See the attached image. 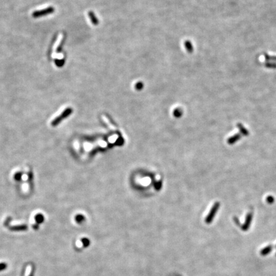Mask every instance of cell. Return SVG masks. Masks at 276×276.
I'll use <instances>...</instances> for the list:
<instances>
[{"label":"cell","instance_id":"cell-1","mask_svg":"<svg viewBox=\"0 0 276 276\" xmlns=\"http://www.w3.org/2000/svg\"><path fill=\"white\" fill-rule=\"evenodd\" d=\"M55 9L53 7H49L46 8H44V9L35 11V12L32 13V16L33 18H39L40 17L52 14L55 12Z\"/></svg>","mask_w":276,"mask_h":276},{"label":"cell","instance_id":"cell-2","mask_svg":"<svg viewBox=\"0 0 276 276\" xmlns=\"http://www.w3.org/2000/svg\"><path fill=\"white\" fill-rule=\"evenodd\" d=\"M219 206H220L219 203H218V202H216V203L213 204L211 210H210V212L209 213V214H208V215L206 216V217L205 219V222L207 224H210L212 223L213 218H214L216 213H217L218 211Z\"/></svg>","mask_w":276,"mask_h":276},{"label":"cell","instance_id":"cell-3","mask_svg":"<svg viewBox=\"0 0 276 276\" xmlns=\"http://www.w3.org/2000/svg\"><path fill=\"white\" fill-rule=\"evenodd\" d=\"M252 213H249L247 215V217L246 218V221H245V223L242 226V229L243 231H246L249 229L250 226H251V224L252 223Z\"/></svg>","mask_w":276,"mask_h":276},{"label":"cell","instance_id":"cell-4","mask_svg":"<svg viewBox=\"0 0 276 276\" xmlns=\"http://www.w3.org/2000/svg\"><path fill=\"white\" fill-rule=\"evenodd\" d=\"M28 226L26 224H21V225L11 226L9 228L12 231H24L28 229Z\"/></svg>","mask_w":276,"mask_h":276},{"label":"cell","instance_id":"cell-5","mask_svg":"<svg viewBox=\"0 0 276 276\" xmlns=\"http://www.w3.org/2000/svg\"><path fill=\"white\" fill-rule=\"evenodd\" d=\"M272 249H273V247L271 246V245H269V246L264 247L263 249L261 250L260 254L261 256H265L268 255L269 254H270V253L272 252Z\"/></svg>","mask_w":276,"mask_h":276},{"label":"cell","instance_id":"cell-6","mask_svg":"<svg viewBox=\"0 0 276 276\" xmlns=\"http://www.w3.org/2000/svg\"><path fill=\"white\" fill-rule=\"evenodd\" d=\"M35 221L36 224H42L45 221V217L44 215L40 213H38L37 214H36L35 216Z\"/></svg>","mask_w":276,"mask_h":276},{"label":"cell","instance_id":"cell-7","mask_svg":"<svg viewBox=\"0 0 276 276\" xmlns=\"http://www.w3.org/2000/svg\"><path fill=\"white\" fill-rule=\"evenodd\" d=\"M240 138H241L240 134H235L234 136H233L232 137L229 138L228 139H227V143H228V144H233L235 143H236V142H237V141H238L239 139H240Z\"/></svg>","mask_w":276,"mask_h":276},{"label":"cell","instance_id":"cell-8","mask_svg":"<svg viewBox=\"0 0 276 276\" xmlns=\"http://www.w3.org/2000/svg\"><path fill=\"white\" fill-rule=\"evenodd\" d=\"M63 119H64L63 118V117H62L61 115L57 116V117L54 119L52 121V122H51V126H52L53 127L58 126V125L63 120Z\"/></svg>","mask_w":276,"mask_h":276},{"label":"cell","instance_id":"cell-9","mask_svg":"<svg viewBox=\"0 0 276 276\" xmlns=\"http://www.w3.org/2000/svg\"><path fill=\"white\" fill-rule=\"evenodd\" d=\"M72 111H73V109H72L71 107H68L67 108V109H65L63 112H62V113L61 114V116L63 117V119H65V118H67V117H69V116L71 115V114L72 113Z\"/></svg>","mask_w":276,"mask_h":276},{"label":"cell","instance_id":"cell-10","mask_svg":"<svg viewBox=\"0 0 276 276\" xmlns=\"http://www.w3.org/2000/svg\"><path fill=\"white\" fill-rule=\"evenodd\" d=\"M237 126L238 127V129L239 130H240V131L241 132V133L243 135H245V136H247L249 134V132H248V130H247L246 128H244L243 127V126L242 124L240 123H238L237 125Z\"/></svg>","mask_w":276,"mask_h":276},{"label":"cell","instance_id":"cell-11","mask_svg":"<svg viewBox=\"0 0 276 276\" xmlns=\"http://www.w3.org/2000/svg\"><path fill=\"white\" fill-rule=\"evenodd\" d=\"M75 220L76 221V223H78L79 224H81V223H82V222L84 221L85 218L82 215L78 214L75 217Z\"/></svg>","mask_w":276,"mask_h":276},{"label":"cell","instance_id":"cell-12","mask_svg":"<svg viewBox=\"0 0 276 276\" xmlns=\"http://www.w3.org/2000/svg\"><path fill=\"white\" fill-rule=\"evenodd\" d=\"M22 175H23V173H22V172H21V171L17 172L13 176L14 180H15L16 181H18V182L21 181L22 180Z\"/></svg>","mask_w":276,"mask_h":276},{"label":"cell","instance_id":"cell-13","mask_svg":"<svg viewBox=\"0 0 276 276\" xmlns=\"http://www.w3.org/2000/svg\"><path fill=\"white\" fill-rule=\"evenodd\" d=\"M81 242H82V245H83V246H84V247H88V246H90V242L89 239L87 238H82V239H81Z\"/></svg>","mask_w":276,"mask_h":276},{"label":"cell","instance_id":"cell-14","mask_svg":"<svg viewBox=\"0 0 276 276\" xmlns=\"http://www.w3.org/2000/svg\"><path fill=\"white\" fill-rule=\"evenodd\" d=\"M8 267V265L7 263L1 262L0 263V272L3 271V270H6Z\"/></svg>","mask_w":276,"mask_h":276},{"label":"cell","instance_id":"cell-15","mask_svg":"<svg viewBox=\"0 0 276 276\" xmlns=\"http://www.w3.org/2000/svg\"><path fill=\"white\" fill-rule=\"evenodd\" d=\"M55 63L58 67H61L64 64V61L59 60V59H55Z\"/></svg>","mask_w":276,"mask_h":276},{"label":"cell","instance_id":"cell-16","mask_svg":"<svg viewBox=\"0 0 276 276\" xmlns=\"http://www.w3.org/2000/svg\"><path fill=\"white\" fill-rule=\"evenodd\" d=\"M28 179H29V182H30V183H32V182H33V173L32 171H30V172L29 173H28Z\"/></svg>","mask_w":276,"mask_h":276},{"label":"cell","instance_id":"cell-17","mask_svg":"<svg viewBox=\"0 0 276 276\" xmlns=\"http://www.w3.org/2000/svg\"><path fill=\"white\" fill-rule=\"evenodd\" d=\"M267 202H268V203H270H270H272L274 201V198H273L272 196H268V197H267Z\"/></svg>","mask_w":276,"mask_h":276},{"label":"cell","instance_id":"cell-18","mask_svg":"<svg viewBox=\"0 0 276 276\" xmlns=\"http://www.w3.org/2000/svg\"><path fill=\"white\" fill-rule=\"evenodd\" d=\"M33 228L34 229H36V230H37L38 228H39V225L38 224H33Z\"/></svg>","mask_w":276,"mask_h":276},{"label":"cell","instance_id":"cell-19","mask_svg":"<svg viewBox=\"0 0 276 276\" xmlns=\"http://www.w3.org/2000/svg\"><path fill=\"white\" fill-rule=\"evenodd\" d=\"M275 247H276V246H275Z\"/></svg>","mask_w":276,"mask_h":276},{"label":"cell","instance_id":"cell-20","mask_svg":"<svg viewBox=\"0 0 276 276\" xmlns=\"http://www.w3.org/2000/svg\"><path fill=\"white\" fill-rule=\"evenodd\" d=\"M275 255H276V254H275Z\"/></svg>","mask_w":276,"mask_h":276}]
</instances>
